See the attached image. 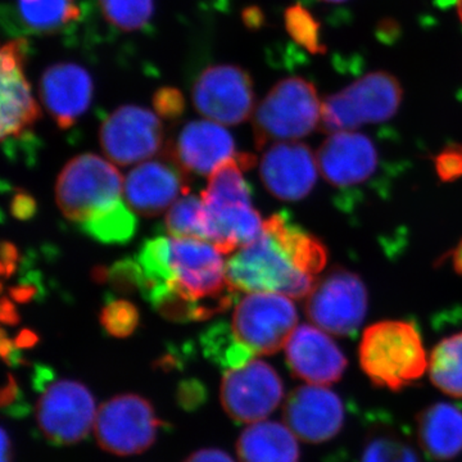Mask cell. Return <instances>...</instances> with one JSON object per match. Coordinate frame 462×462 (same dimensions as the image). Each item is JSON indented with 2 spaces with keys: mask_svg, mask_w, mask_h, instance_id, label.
<instances>
[{
  "mask_svg": "<svg viewBox=\"0 0 462 462\" xmlns=\"http://www.w3.org/2000/svg\"><path fill=\"white\" fill-rule=\"evenodd\" d=\"M327 263L324 243L282 211L264 220L260 236L226 261V279L238 291L305 298Z\"/></svg>",
  "mask_w": 462,
  "mask_h": 462,
  "instance_id": "1",
  "label": "cell"
},
{
  "mask_svg": "<svg viewBox=\"0 0 462 462\" xmlns=\"http://www.w3.org/2000/svg\"><path fill=\"white\" fill-rule=\"evenodd\" d=\"M361 369L376 387L401 391L427 372V352L415 322L385 320L364 331Z\"/></svg>",
  "mask_w": 462,
  "mask_h": 462,
  "instance_id": "2",
  "label": "cell"
},
{
  "mask_svg": "<svg viewBox=\"0 0 462 462\" xmlns=\"http://www.w3.org/2000/svg\"><path fill=\"white\" fill-rule=\"evenodd\" d=\"M322 102L315 85L303 78H288L273 85L254 112V143L267 144L298 141L318 129Z\"/></svg>",
  "mask_w": 462,
  "mask_h": 462,
  "instance_id": "3",
  "label": "cell"
},
{
  "mask_svg": "<svg viewBox=\"0 0 462 462\" xmlns=\"http://www.w3.org/2000/svg\"><path fill=\"white\" fill-rule=\"evenodd\" d=\"M123 189V176L112 163L97 154H81L58 176V208L79 227L120 205Z\"/></svg>",
  "mask_w": 462,
  "mask_h": 462,
  "instance_id": "4",
  "label": "cell"
},
{
  "mask_svg": "<svg viewBox=\"0 0 462 462\" xmlns=\"http://www.w3.org/2000/svg\"><path fill=\"white\" fill-rule=\"evenodd\" d=\"M400 81L384 71L370 72L322 100L321 130L354 132L367 124L391 120L402 103Z\"/></svg>",
  "mask_w": 462,
  "mask_h": 462,
  "instance_id": "5",
  "label": "cell"
},
{
  "mask_svg": "<svg viewBox=\"0 0 462 462\" xmlns=\"http://www.w3.org/2000/svg\"><path fill=\"white\" fill-rule=\"evenodd\" d=\"M322 178L340 196L339 206L352 205L361 190L378 178L380 153L375 143L365 134H330L318 153Z\"/></svg>",
  "mask_w": 462,
  "mask_h": 462,
  "instance_id": "6",
  "label": "cell"
},
{
  "mask_svg": "<svg viewBox=\"0 0 462 462\" xmlns=\"http://www.w3.org/2000/svg\"><path fill=\"white\" fill-rule=\"evenodd\" d=\"M369 294L357 273L334 267L307 296L306 314L316 327L338 337H354L366 318Z\"/></svg>",
  "mask_w": 462,
  "mask_h": 462,
  "instance_id": "7",
  "label": "cell"
},
{
  "mask_svg": "<svg viewBox=\"0 0 462 462\" xmlns=\"http://www.w3.org/2000/svg\"><path fill=\"white\" fill-rule=\"evenodd\" d=\"M162 421L148 400L136 394H120L100 404L94 434L100 448L117 456L147 451L156 440Z\"/></svg>",
  "mask_w": 462,
  "mask_h": 462,
  "instance_id": "8",
  "label": "cell"
},
{
  "mask_svg": "<svg viewBox=\"0 0 462 462\" xmlns=\"http://www.w3.org/2000/svg\"><path fill=\"white\" fill-rule=\"evenodd\" d=\"M297 321L296 306L287 296L261 291L238 300L231 328L254 355H273L287 345Z\"/></svg>",
  "mask_w": 462,
  "mask_h": 462,
  "instance_id": "9",
  "label": "cell"
},
{
  "mask_svg": "<svg viewBox=\"0 0 462 462\" xmlns=\"http://www.w3.org/2000/svg\"><path fill=\"white\" fill-rule=\"evenodd\" d=\"M89 389L75 380H56L42 392L36 421L54 446H69L88 437L97 418Z\"/></svg>",
  "mask_w": 462,
  "mask_h": 462,
  "instance_id": "10",
  "label": "cell"
},
{
  "mask_svg": "<svg viewBox=\"0 0 462 462\" xmlns=\"http://www.w3.org/2000/svg\"><path fill=\"white\" fill-rule=\"evenodd\" d=\"M191 99L197 111L209 121L239 125L254 112V80L239 66H209L194 83Z\"/></svg>",
  "mask_w": 462,
  "mask_h": 462,
  "instance_id": "11",
  "label": "cell"
},
{
  "mask_svg": "<svg viewBox=\"0 0 462 462\" xmlns=\"http://www.w3.org/2000/svg\"><path fill=\"white\" fill-rule=\"evenodd\" d=\"M220 397L231 420L254 424L275 411L284 397V385L273 366L252 360L240 369L225 373Z\"/></svg>",
  "mask_w": 462,
  "mask_h": 462,
  "instance_id": "12",
  "label": "cell"
},
{
  "mask_svg": "<svg viewBox=\"0 0 462 462\" xmlns=\"http://www.w3.org/2000/svg\"><path fill=\"white\" fill-rule=\"evenodd\" d=\"M163 126L153 112L138 106H121L103 121L99 141L109 161L135 165L156 156L163 147Z\"/></svg>",
  "mask_w": 462,
  "mask_h": 462,
  "instance_id": "13",
  "label": "cell"
},
{
  "mask_svg": "<svg viewBox=\"0 0 462 462\" xmlns=\"http://www.w3.org/2000/svg\"><path fill=\"white\" fill-rule=\"evenodd\" d=\"M29 42L25 39L8 42L0 51V80H2V141L23 138L42 111L33 98L32 87L25 75Z\"/></svg>",
  "mask_w": 462,
  "mask_h": 462,
  "instance_id": "14",
  "label": "cell"
},
{
  "mask_svg": "<svg viewBox=\"0 0 462 462\" xmlns=\"http://www.w3.org/2000/svg\"><path fill=\"white\" fill-rule=\"evenodd\" d=\"M170 264L172 282L193 300H214L231 288L226 279V263L211 243L170 238Z\"/></svg>",
  "mask_w": 462,
  "mask_h": 462,
  "instance_id": "15",
  "label": "cell"
},
{
  "mask_svg": "<svg viewBox=\"0 0 462 462\" xmlns=\"http://www.w3.org/2000/svg\"><path fill=\"white\" fill-rule=\"evenodd\" d=\"M285 425L302 442H328L338 436L346 420L345 404L338 394L324 385H302L285 401Z\"/></svg>",
  "mask_w": 462,
  "mask_h": 462,
  "instance_id": "16",
  "label": "cell"
},
{
  "mask_svg": "<svg viewBox=\"0 0 462 462\" xmlns=\"http://www.w3.org/2000/svg\"><path fill=\"white\" fill-rule=\"evenodd\" d=\"M318 157L303 143H275L264 152L260 176L275 199L296 202L314 189L319 175Z\"/></svg>",
  "mask_w": 462,
  "mask_h": 462,
  "instance_id": "17",
  "label": "cell"
},
{
  "mask_svg": "<svg viewBox=\"0 0 462 462\" xmlns=\"http://www.w3.org/2000/svg\"><path fill=\"white\" fill-rule=\"evenodd\" d=\"M188 173L173 161H151L132 170L124 182V196L136 215L163 214L179 197L189 193Z\"/></svg>",
  "mask_w": 462,
  "mask_h": 462,
  "instance_id": "18",
  "label": "cell"
},
{
  "mask_svg": "<svg viewBox=\"0 0 462 462\" xmlns=\"http://www.w3.org/2000/svg\"><path fill=\"white\" fill-rule=\"evenodd\" d=\"M285 356L291 374L309 384H333L346 369V358L339 346L327 333L309 324L300 325L291 333Z\"/></svg>",
  "mask_w": 462,
  "mask_h": 462,
  "instance_id": "19",
  "label": "cell"
},
{
  "mask_svg": "<svg viewBox=\"0 0 462 462\" xmlns=\"http://www.w3.org/2000/svg\"><path fill=\"white\" fill-rule=\"evenodd\" d=\"M236 154V143L229 132L214 121L205 120L185 125L176 142L166 145L163 156L188 175L207 176Z\"/></svg>",
  "mask_w": 462,
  "mask_h": 462,
  "instance_id": "20",
  "label": "cell"
},
{
  "mask_svg": "<svg viewBox=\"0 0 462 462\" xmlns=\"http://www.w3.org/2000/svg\"><path fill=\"white\" fill-rule=\"evenodd\" d=\"M93 93L89 72L76 63L48 67L39 84L42 105L60 129H69L88 111Z\"/></svg>",
  "mask_w": 462,
  "mask_h": 462,
  "instance_id": "21",
  "label": "cell"
},
{
  "mask_svg": "<svg viewBox=\"0 0 462 462\" xmlns=\"http://www.w3.org/2000/svg\"><path fill=\"white\" fill-rule=\"evenodd\" d=\"M208 243L226 254L260 236L263 220L252 203H205Z\"/></svg>",
  "mask_w": 462,
  "mask_h": 462,
  "instance_id": "22",
  "label": "cell"
},
{
  "mask_svg": "<svg viewBox=\"0 0 462 462\" xmlns=\"http://www.w3.org/2000/svg\"><path fill=\"white\" fill-rule=\"evenodd\" d=\"M419 446L434 461H451L462 452V409L437 402L416 418Z\"/></svg>",
  "mask_w": 462,
  "mask_h": 462,
  "instance_id": "23",
  "label": "cell"
},
{
  "mask_svg": "<svg viewBox=\"0 0 462 462\" xmlns=\"http://www.w3.org/2000/svg\"><path fill=\"white\" fill-rule=\"evenodd\" d=\"M239 462H298L300 446L287 425L258 421L249 425L236 442Z\"/></svg>",
  "mask_w": 462,
  "mask_h": 462,
  "instance_id": "24",
  "label": "cell"
},
{
  "mask_svg": "<svg viewBox=\"0 0 462 462\" xmlns=\"http://www.w3.org/2000/svg\"><path fill=\"white\" fill-rule=\"evenodd\" d=\"M357 462H421L409 434L393 422L378 419L365 434Z\"/></svg>",
  "mask_w": 462,
  "mask_h": 462,
  "instance_id": "25",
  "label": "cell"
},
{
  "mask_svg": "<svg viewBox=\"0 0 462 462\" xmlns=\"http://www.w3.org/2000/svg\"><path fill=\"white\" fill-rule=\"evenodd\" d=\"M21 23L32 32L53 35L80 20L76 0H17Z\"/></svg>",
  "mask_w": 462,
  "mask_h": 462,
  "instance_id": "26",
  "label": "cell"
},
{
  "mask_svg": "<svg viewBox=\"0 0 462 462\" xmlns=\"http://www.w3.org/2000/svg\"><path fill=\"white\" fill-rule=\"evenodd\" d=\"M199 339L207 360L225 373L245 366L256 356L236 338L233 328L225 320L212 322L202 331Z\"/></svg>",
  "mask_w": 462,
  "mask_h": 462,
  "instance_id": "27",
  "label": "cell"
},
{
  "mask_svg": "<svg viewBox=\"0 0 462 462\" xmlns=\"http://www.w3.org/2000/svg\"><path fill=\"white\" fill-rule=\"evenodd\" d=\"M430 380L447 396L462 400V331L440 340L430 358Z\"/></svg>",
  "mask_w": 462,
  "mask_h": 462,
  "instance_id": "28",
  "label": "cell"
},
{
  "mask_svg": "<svg viewBox=\"0 0 462 462\" xmlns=\"http://www.w3.org/2000/svg\"><path fill=\"white\" fill-rule=\"evenodd\" d=\"M138 227L135 212L123 202L106 214L93 218L78 229L91 239L105 245H125L133 238Z\"/></svg>",
  "mask_w": 462,
  "mask_h": 462,
  "instance_id": "29",
  "label": "cell"
},
{
  "mask_svg": "<svg viewBox=\"0 0 462 462\" xmlns=\"http://www.w3.org/2000/svg\"><path fill=\"white\" fill-rule=\"evenodd\" d=\"M165 227L171 238H189L208 242L203 199L197 194H184L167 211Z\"/></svg>",
  "mask_w": 462,
  "mask_h": 462,
  "instance_id": "30",
  "label": "cell"
},
{
  "mask_svg": "<svg viewBox=\"0 0 462 462\" xmlns=\"http://www.w3.org/2000/svg\"><path fill=\"white\" fill-rule=\"evenodd\" d=\"M106 21L121 32H136L153 16L154 0H99Z\"/></svg>",
  "mask_w": 462,
  "mask_h": 462,
  "instance_id": "31",
  "label": "cell"
},
{
  "mask_svg": "<svg viewBox=\"0 0 462 462\" xmlns=\"http://www.w3.org/2000/svg\"><path fill=\"white\" fill-rule=\"evenodd\" d=\"M284 23L289 36L310 53L319 54L327 51L321 42L320 23L302 5L287 8Z\"/></svg>",
  "mask_w": 462,
  "mask_h": 462,
  "instance_id": "32",
  "label": "cell"
},
{
  "mask_svg": "<svg viewBox=\"0 0 462 462\" xmlns=\"http://www.w3.org/2000/svg\"><path fill=\"white\" fill-rule=\"evenodd\" d=\"M100 324L109 336L126 338L139 324V312L133 303L124 300H108L100 312Z\"/></svg>",
  "mask_w": 462,
  "mask_h": 462,
  "instance_id": "33",
  "label": "cell"
},
{
  "mask_svg": "<svg viewBox=\"0 0 462 462\" xmlns=\"http://www.w3.org/2000/svg\"><path fill=\"white\" fill-rule=\"evenodd\" d=\"M107 282H111L117 293L130 294L136 291H142L145 276L138 261L124 258L107 269Z\"/></svg>",
  "mask_w": 462,
  "mask_h": 462,
  "instance_id": "34",
  "label": "cell"
},
{
  "mask_svg": "<svg viewBox=\"0 0 462 462\" xmlns=\"http://www.w3.org/2000/svg\"><path fill=\"white\" fill-rule=\"evenodd\" d=\"M438 178L443 182H452L462 178V144L446 145L434 157Z\"/></svg>",
  "mask_w": 462,
  "mask_h": 462,
  "instance_id": "35",
  "label": "cell"
},
{
  "mask_svg": "<svg viewBox=\"0 0 462 462\" xmlns=\"http://www.w3.org/2000/svg\"><path fill=\"white\" fill-rule=\"evenodd\" d=\"M153 107L161 117L176 120L184 114L185 98L181 91L176 88H160L153 96Z\"/></svg>",
  "mask_w": 462,
  "mask_h": 462,
  "instance_id": "36",
  "label": "cell"
},
{
  "mask_svg": "<svg viewBox=\"0 0 462 462\" xmlns=\"http://www.w3.org/2000/svg\"><path fill=\"white\" fill-rule=\"evenodd\" d=\"M176 402L184 411L194 412L207 402L208 392L199 379H185L176 388Z\"/></svg>",
  "mask_w": 462,
  "mask_h": 462,
  "instance_id": "37",
  "label": "cell"
},
{
  "mask_svg": "<svg viewBox=\"0 0 462 462\" xmlns=\"http://www.w3.org/2000/svg\"><path fill=\"white\" fill-rule=\"evenodd\" d=\"M0 406H2L5 413L16 419L25 418L32 410L30 404L26 402L23 392L18 387L16 380L11 374H8L5 387H3L2 393H0Z\"/></svg>",
  "mask_w": 462,
  "mask_h": 462,
  "instance_id": "38",
  "label": "cell"
},
{
  "mask_svg": "<svg viewBox=\"0 0 462 462\" xmlns=\"http://www.w3.org/2000/svg\"><path fill=\"white\" fill-rule=\"evenodd\" d=\"M36 202L35 199L30 196L29 193L23 190H18L11 200V212L12 215L20 220H27L32 218L36 214Z\"/></svg>",
  "mask_w": 462,
  "mask_h": 462,
  "instance_id": "39",
  "label": "cell"
},
{
  "mask_svg": "<svg viewBox=\"0 0 462 462\" xmlns=\"http://www.w3.org/2000/svg\"><path fill=\"white\" fill-rule=\"evenodd\" d=\"M187 352L181 354L179 349H171L167 352L162 357L158 358L154 363V369L162 370V372H171V370H181L184 369L185 364L188 360Z\"/></svg>",
  "mask_w": 462,
  "mask_h": 462,
  "instance_id": "40",
  "label": "cell"
},
{
  "mask_svg": "<svg viewBox=\"0 0 462 462\" xmlns=\"http://www.w3.org/2000/svg\"><path fill=\"white\" fill-rule=\"evenodd\" d=\"M20 261V254L12 243L5 242L2 245V275L7 279L16 272Z\"/></svg>",
  "mask_w": 462,
  "mask_h": 462,
  "instance_id": "41",
  "label": "cell"
},
{
  "mask_svg": "<svg viewBox=\"0 0 462 462\" xmlns=\"http://www.w3.org/2000/svg\"><path fill=\"white\" fill-rule=\"evenodd\" d=\"M184 462H236L221 449L207 448L194 452Z\"/></svg>",
  "mask_w": 462,
  "mask_h": 462,
  "instance_id": "42",
  "label": "cell"
},
{
  "mask_svg": "<svg viewBox=\"0 0 462 462\" xmlns=\"http://www.w3.org/2000/svg\"><path fill=\"white\" fill-rule=\"evenodd\" d=\"M243 23L251 30L260 29L264 23V16L263 11L257 7H248L243 11Z\"/></svg>",
  "mask_w": 462,
  "mask_h": 462,
  "instance_id": "43",
  "label": "cell"
},
{
  "mask_svg": "<svg viewBox=\"0 0 462 462\" xmlns=\"http://www.w3.org/2000/svg\"><path fill=\"white\" fill-rule=\"evenodd\" d=\"M2 320L9 325L17 324L20 321V316H18L16 309L12 306L11 300H8L5 297L2 300Z\"/></svg>",
  "mask_w": 462,
  "mask_h": 462,
  "instance_id": "44",
  "label": "cell"
},
{
  "mask_svg": "<svg viewBox=\"0 0 462 462\" xmlns=\"http://www.w3.org/2000/svg\"><path fill=\"white\" fill-rule=\"evenodd\" d=\"M38 342V337L30 330H23L18 334L17 338L14 339V346L18 349L32 348L35 343Z\"/></svg>",
  "mask_w": 462,
  "mask_h": 462,
  "instance_id": "45",
  "label": "cell"
},
{
  "mask_svg": "<svg viewBox=\"0 0 462 462\" xmlns=\"http://www.w3.org/2000/svg\"><path fill=\"white\" fill-rule=\"evenodd\" d=\"M445 257L451 258L452 267H454L456 273L462 276V240L449 252L448 256Z\"/></svg>",
  "mask_w": 462,
  "mask_h": 462,
  "instance_id": "46",
  "label": "cell"
},
{
  "mask_svg": "<svg viewBox=\"0 0 462 462\" xmlns=\"http://www.w3.org/2000/svg\"><path fill=\"white\" fill-rule=\"evenodd\" d=\"M2 462H12V443L5 428L2 430Z\"/></svg>",
  "mask_w": 462,
  "mask_h": 462,
  "instance_id": "47",
  "label": "cell"
},
{
  "mask_svg": "<svg viewBox=\"0 0 462 462\" xmlns=\"http://www.w3.org/2000/svg\"><path fill=\"white\" fill-rule=\"evenodd\" d=\"M456 3V7H457L458 17H460L462 23V0H454Z\"/></svg>",
  "mask_w": 462,
  "mask_h": 462,
  "instance_id": "48",
  "label": "cell"
},
{
  "mask_svg": "<svg viewBox=\"0 0 462 462\" xmlns=\"http://www.w3.org/2000/svg\"><path fill=\"white\" fill-rule=\"evenodd\" d=\"M324 2H328V3H343V2H346V0H324Z\"/></svg>",
  "mask_w": 462,
  "mask_h": 462,
  "instance_id": "49",
  "label": "cell"
}]
</instances>
